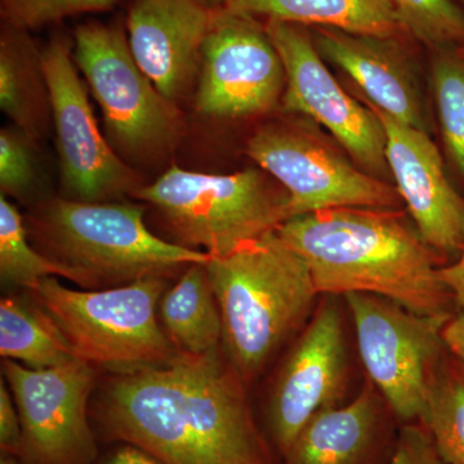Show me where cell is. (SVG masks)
<instances>
[{
    "mask_svg": "<svg viewBox=\"0 0 464 464\" xmlns=\"http://www.w3.org/2000/svg\"><path fill=\"white\" fill-rule=\"evenodd\" d=\"M400 25L431 51L464 45V9L454 0H391Z\"/></svg>",
    "mask_w": 464,
    "mask_h": 464,
    "instance_id": "26",
    "label": "cell"
},
{
    "mask_svg": "<svg viewBox=\"0 0 464 464\" xmlns=\"http://www.w3.org/2000/svg\"><path fill=\"white\" fill-rule=\"evenodd\" d=\"M133 195L157 208L179 246L210 257H224L288 219V192L262 168L208 174L173 166Z\"/></svg>",
    "mask_w": 464,
    "mask_h": 464,
    "instance_id": "5",
    "label": "cell"
},
{
    "mask_svg": "<svg viewBox=\"0 0 464 464\" xmlns=\"http://www.w3.org/2000/svg\"><path fill=\"white\" fill-rule=\"evenodd\" d=\"M458 2H460L462 5H464V0H458Z\"/></svg>",
    "mask_w": 464,
    "mask_h": 464,
    "instance_id": "37",
    "label": "cell"
},
{
    "mask_svg": "<svg viewBox=\"0 0 464 464\" xmlns=\"http://www.w3.org/2000/svg\"><path fill=\"white\" fill-rule=\"evenodd\" d=\"M456 51H457L458 56H459L460 60H462L464 63V45H462V47L456 48Z\"/></svg>",
    "mask_w": 464,
    "mask_h": 464,
    "instance_id": "36",
    "label": "cell"
},
{
    "mask_svg": "<svg viewBox=\"0 0 464 464\" xmlns=\"http://www.w3.org/2000/svg\"><path fill=\"white\" fill-rule=\"evenodd\" d=\"M143 213L136 204L53 199L33 222L51 258L74 270L85 288L166 277L183 266L209 261L207 253L150 232Z\"/></svg>",
    "mask_w": 464,
    "mask_h": 464,
    "instance_id": "4",
    "label": "cell"
},
{
    "mask_svg": "<svg viewBox=\"0 0 464 464\" xmlns=\"http://www.w3.org/2000/svg\"><path fill=\"white\" fill-rule=\"evenodd\" d=\"M164 276L105 290L66 288L48 276L32 290L82 362L115 373L161 364L179 351L159 324Z\"/></svg>",
    "mask_w": 464,
    "mask_h": 464,
    "instance_id": "6",
    "label": "cell"
},
{
    "mask_svg": "<svg viewBox=\"0 0 464 464\" xmlns=\"http://www.w3.org/2000/svg\"><path fill=\"white\" fill-rule=\"evenodd\" d=\"M310 30L320 56L353 79L362 100L401 123L427 130L422 92L405 45L411 38L324 26Z\"/></svg>",
    "mask_w": 464,
    "mask_h": 464,
    "instance_id": "17",
    "label": "cell"
},
{
    "mask_svg": "<svg viewBox=\"0 0 464 464\" xmlns=\"http://www.w3.org/2000/svg\"><path fill=\"white\" fill-rule=\"evenodd\" d=\"M102 464H163L151 454L130 444H121L116 448Z\"/></svg>",
    "mask_w": 464,
    "mask_h": 464,
    "instance_id": "33",
    "label": "cell"
},
{
    "mask_svg": "<svg viewBox=\"0 0 464 464\" xmlns=\"http://www.w3.org/2000/svg\"><path fill=\"white\" fill-rule=\"evenodd\" d=\"M439 276L453 295L460 311H464V241L458 261L447 267H440Z\"/></svg>",
    "mask_w": 464,
    "mask_h": 464,
    "instance_id": "31",
    "label": "cell"
},
{
    "mask_svg": "<svg viewBox=\"0 0 464 464\" xmlns=\"http://www.w3.org/2000/svg\"><path fill=\"white\" fill-rule=\"evenodd\" d=\"M41 54L50 90L61 179L69 199L103 203L134 194L141 188L139 173L116 155L101 134L76 72L72 41L54 36Z\"/></svg>",
    "mask_w": 464,
    "mask_h": 464,
    "instance_id": "12",
    "label": "cell"
},
{
    "mask_svg": "<svg viewBox=\"0 0 464 464\" xmlns=\"http://www.w3.org/2000/svg\"><path fill=\"white\" fill-rule=\"evenodd\" d=\"M0 108L34 141L52 121L50 90L41 52L25 30L8 25L0 42Z\"/></svg>",
    "mask_w": 464,
    "mask_h": 464,
    "instance_id": "20",
    "label": "cell"
},
{
    "mask_svg": "<svg viewBox=\"0 0 464 464\" xmlns=\"http://www.w3.org/2000/svg\"><path fill=\"white\" fill-rule=\"evenodd\" d=\"M213 11L204 0H133L130 5V52L159 92L174 103L198 82Z\"/></svg>",
    "mask_w": 464,
    "mask_h": 464,
    "instance_id": "16",
    "label": "cell"
},
{
    "mask_svg": "<svg viewBox=\"0 0 464 464\" xmlns=\"http://www.w3.org/2000/svg\"><path fill=\"white\" fill-rule=\"evenodd\" d=\"M72 57L119 151L150 160L176 146L183 130L181 111L136 63L121 24L76 27Z\"/></svg>",
    "mask_w": 464,
    "mask_h": 464,
    "instance_id": "7",
    "label": "cell"
},
{
    "mask_svg": "<svg viewBox=\"0 0 464 464\" xmlns=\"http://www.w3.org/2000/svg\"><path fill=\"white\" fill-rule=\"evenodd\" d=\"M325 295L284 357L266 409L268 441L280 459L320 411L341 404L348 378L343 317Z\"/></svg>",
    "mask_w": 464,
    "mask_h": 464,
    "instance_id": "14",
    "label": "cell"
},
{
    "mask_svg": "<svg viewBox=\"0 0 464 464\" xmlns=\"http://www.w3.org/2000/svg\"><path fill=\"white\" fill-rule=\"evenodd\" d=\"M387 464H445L422 422L406 423Z\"/></svg>",
    "mask_w": 464,
    "mask_h": 464,
    "instance_id": "29",
    "label": "cell"
},
{
    "mask_svg": "<svg viewBox=\"0 0 464 464\" xmlns=\"http://www.w3.org/2000/svg\"><path fill=\"white\" fill-rule=\"evenodd\" d=\"M285 83L282 57L265 24L215 8L201 50L197 111L219 119L266 114L282 103Z\"/></svg>",
    "mask_w": 464,
    "mask_h": 464,
    "instance_id": "11",
    "label": "cell"
},
{
    "mask_svg": "<svg viewBox=\"0 0 464 464\" xmlns=\"http://www.w3.org/2000/svg\"><path fill=\"white\" fill-rule=\"evenodd\" d=\"M35 141L17 127L0 130V188L3 195L25 199L38 183Z\"/></svg>",
    "mask_w": 464,
    "mask_h": 464,
    "instance_id": "27",
    "label": "cell"
},
{
    "mask_svg": "<svg viewBox=\"0 0 464 464\" xmlns=\"http://www.w3.org/2000/svg\"><path fill=\"white\" fill-rule=\"evenodd\" d=\"M0 447L3 454L20 457L23 449V427L16 402H14L5 381L0 383Z\"/></svg>",
    "mask_w": 464,
    "mask_h": 464,
    "instance_id": "30",
    "label": "cell"
},
{
    "mask_svg": "<svg viewBox=\"0 0 464 464\" xmlns=\"http://www.w3.org/2000/svg\"><path fill=\"white\" fill-rule=\"evenodd\" d=\"M442 338L448 350L464 362V311L449 319L442 331Z\"/></svg>",
    "mask_w": 464,
    "mask_h": 464,
    "instance_id": "32",
    "label": "cell"
},
{
    "mask_svg": "<svg viewBox=\"0 0 464 464\" xmlns=\"http://www.w3.org/2000/svg\"><path fill=\"white\" fill-rule=\"evenodd\" d=\"M246 382L218 348L116 373L92 411L110 441L163 464H276Z\"/></svg>",
    "mask_w": 464,
    "mask_h": 464,
    "instance_id": "1",
    "label": "cell"
},
{
    "mask_svg": "<svg viewBox=\"0 0 464 464\" xmlns=\"http://www.w3.org/2000/svg\"><path fill=\"white\" fill-rule=\"evenodd\" d=\"M343 297L369 381L396 418L420 420L436 366L448 351L442 331L453 315H420L368 293Z\"/></svg>",
    "mask_w": 464,
    "mask_h": 464,
    "instance_id": "9",
    "label": "cell"
},
{
    "mask_svg": "<svg viewBox=\"0 0 464 464\" xmlns=\"http://www.w3.org/2000/svg\"><path fill=\"white\" fill-rule=\"evenodd\" d=\"M3 371L23 427L18 459L25 464H94L97 444L88 420L92 365L76 359L54 368L32 369L5 359Z\"/></svg>",
    "mask_w": 464,
    "mask_h": 464,
    "instance_id": "13",
    "label": "cell"
},
{
    "mask_svg": "<svg viewBox=\"0 0 464 464\" xmlns=\"http://www.w3.org/2000/svg\"><path fill=\"white\" fill-rule=\"evenodd\" d=\"M276 231L306 262L319 295L368 293L420 315H453L438 253L401 210L335 208L295 217Z\"/></svg>",
    "mask_w": 464,
    "mask_h": 464,
    "instance_id": "2",
    "label": "cell"
},
{
    "mask_svg": "<svg viewBox=\"0 0 464 464\" xmlns=\"http://www.w3.org/2000/svg\"><path fill=\"white\" fill-rule=\"evenodd\" d=\"M0 353L32 369L54 368L78 359L48 311L18 298L0 302Z\"/></svg>",
    "mask_w": 464,
    "mask_h": 464,
    "instance_id": "22",
    "label": "cell"
},
{
    "mask_svg": "<svg viewBox=\"0 0 464 464\" xmlns=\"http://www.w3.org/2000/svg\"><path fill=\"white\" fill-rule=\"evenodd\" d=\"M0 464H21V463L18 462L16 457L9 456V454L2 453V459H0Z\"/></svg>",
    "mask_w": 464,
    "mask_h": 464,
    "instance_id": "34",
    "label": "cell"
},
{
    "mask_svg": "<svg viewBox=\"0 0 464 464\" xmlns=\"http://www.w3.org/2000/svg\"><path fill=\"white\" fill-rule=\"evenodd\" d=\"M246 154L288 192V219L335 208L400 209L404 204L395 186L365 172L341 146L304 124L262 125L250 136Z\"/></svg>",
    "mask_w": 464,
    "mask_h": 464,
    "instance_id": "8",
    "label": "cell"
},
{
    "mask_svg": "<svg viewBox=\"0 0 464 464\" xmlns=\"http://www.w3.org/2000/svg\"><path fill=\"white\" fill-rule=\"evenodd\" d=\"M119 0H2L3 16L16 29H38L74 14L106 11Z\"/></svg>",
    "mask_w": 464,
    "mask_h": 464,
    "instance_id": "28",
    "label": "cell"
},
{
    "mask_svg": "<svg viewBox=\"0 0 464 464\" xmlns=\"http://www.w3.org/2000/svg\"><path fill=\"white\" fill-rule=\"evenodd\" d=\"M222 317L225 355L246 383L313 315L310 268L276 230L206 264Z\"/></svg>",
    "mask_w": 464,
    "mask_h": 464,
    "instance_id": "3",
    "label": "cell"
},
{
    "mask_svg": "<svg viewBox=\"0 0 464 464\" xmlns=\"http://www.w3.org/2000/svg\"><path fill=\"white\" fill-rule=\"evenodd\" d=\"M0 275L5 282L34 290L48 276H63L81 285V277L56 259L43 256L27 243L23 217L5 195L0 197Z\"/></svg>",
    "mask_w": 464,
    "mask_h": 464,
    "instance_id": "24",
    "label": "cell"
},
{
    "mask_svg": "<svg viewBox=\"0 0 464 464\" xmlns=\"http://www.w3.org/2000/svg\"><path fill=\"white\" fill-rule=\"evenodd\" d=\"M264 24L285 69L283 111L323 125L357 166L387 181L391 173L383 124L373 110L347 93L332 75L310 27L273 20Z\"/></svg>",
    "mask_w": 464,
    "mask_h": 464,
    "instance_id": "10",
    "label": "cell"
},
{
    "mask_svg": "<svg viewBox=\"0 0 464 464\" xmlns=\"http://www.w3.org/2000/svg\"><path fill=\"white\" fill-rule=\"evenodd\" d=\"M432 52V91L442 141L464 179V63L456 48Z\"/></svg>",
    "mask_w": 464,
    "mask_h": 464,
    "instance_id": "25",
    "label": "cell"
},
{
    "mask_svg": "<svg viewBox=\"0 0 464 464\" xmlns=\"http://www.w3.org/2000/svg\"><path fill=\"white\" fill-rule=\"evenodd\" d=\"M362 102L383 124L391 177L420 237L436 253L459 255L464 199L448 179L438 146L427 130L396 121L368 101Z\"/></svg>",
    "mask_w": 464,
    "mask_h": 464,
    "instance_id": "15",
    "label": "cell"
},
{
    "mask_svg": "<svg viewBox=\"0 0 464 464\" xmlns=\"http://www.w3.org/2000/svg\"><path fill=\"white\" fill-rule=\"evenodd\" d=\"M384 405L366 381L353 401L311 418L280 464H377L389 440Z\"/></svg>",
    "mask_w": 464,
    "mask_h": 464,
    "instance_id": "18",
    "label": "cell"
},
{
    "mask_svg": "<svg viewBox=\"0 0 464 464\" xmlns=\"http://www.w3.org/2000/svg\"><path fill=\"white\" fill-rule=\"evenodd\" d=\"M212 8L224 7L226 0H204Z\"/></svg>",
    "mask_w": 464,
    "mask_h": 464,
    "instance_id": "35",
    "label": "cell"
},
{
    "mask_svg": "<svg viewBox=\"0 0 464 464\" xmlns=\"http://www.w3.org/2000/svg\"><path fill=\"white\" fill-rule=\"evenodd\" d=\"M224 7L266 21L364 35L409 36L391 0H226Z\"/></svg>",
    "mask_w": 464,
    "mask_h": 464,
    "instance_id": "19",
    "label": "cell"
},
{
    "mask_svg": "<svg viewBox=\"0 0 464 464\" xmlns=\"http://www.w3.org/2000/svg\"><path fill=\"white\" fill-rule=\"evenodd\" d=\"M159 316L179 353L203 355L222 342V317L206 264L188 266L176 285L164 293Z\"/></svg>",
    "mask_w": 464,
    "mask_h": 464,
    "instance_id": "21",
    "label": "cell"
},
{
    "mask_svg": "<svg viewBox=\"0 0 464 464\" xmlns=\"http://www.w3.org/2000/svg\"><path fill=\"white\" fill-rule=\"evenodd\" d=\"M420 422L445 464H464V362L449 350L436 366Z\"/></svg>",
    "mask_w": 464,
    "mask_h": 464,
    "instance_id": "23",
    "label": "cell"
}]
</instances>
